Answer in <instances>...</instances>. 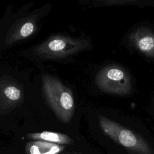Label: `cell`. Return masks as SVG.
<instances>
[{
    "mask_svg": "<svg viewBox=\"0 0 154 154\" xmlns=\"http://www.w3.org/2000/svg\"><path fill=\"white\" fill-rule=\"evenodd\" d=\"M98 119L103 132L131 154H154V149L140 135L104 116Z\"/></svg>",
    "mask_w": 154,
    "mask_h": 154,
    "instance_id": "1",
    "label": "cell"
},
{
    "mask_svg": "<svg viewBox=\"0 0 154 154\" xmlns=\"http://www.w3.org/2000/svg\"><path fill=\"white\" fill-rule=\"evenodd\" d=\"M42 87L46 100L56 116L63 122H69L75 109L71 90L49 75L43 76Z\"/></svg>",
    "mask_w": 154,
    "mask_h": 154,
    "instance_id": "2",
    "label": "cell"
},
{
    "mask_svg": "<svg viewBox=\"0 0 154 154\" xmlns=\"http://www.w3.org/2000/svg\"><path fill=\"white\" fill-rule=\"evenodd\" d=\"M96 84L102 91L113 94L125 96L132 91L129 73L118 66H108L102 69L96 76Z\"/></svg>",
    "mask_w": 154,
    "mask_h": 154,
    "instance_id": "3",
    "label": "cell"
},
{
    "mask_svg": "<svg viewBox=\"0 0 154 154\" xmlns=\"http://www.w3.org/2000/svg\"><path fill=\"white\" fill-rule=\"evenodd\" d=\"M88 45L84 40L63 35L54 36L37 46L34 52L42 58H60L74 54Z\"/></svg>",
    "mask_w": 154,
    "mask_h": 154,
    "instance_id": "4",
    "label": "cell"
},
{
    "mask_svg": "<svg viewBox=\"0 0 154 154\" xmlns=\"http://www.w3.org/2000/svg\"><path fill=\"white\" fill-rule=\"evenodd\" d=\"M129 43L138 52L149 58H154V31L141 26L132 31L128 37Z\"/></svg>",
    "mask_w": 154,
    "mask_h": 154,
    "instance_id": "5",
    "label": "cell"
},
{
    "mask_svg": "<svg viewBox=\"0 0 154 154\" xmlns=\"http://www.w3.org/2000/svg\"><path fill=\"white\" fill-rule=\"evenodd\" d=\"M35 29V20L28 17L17 24L14 28L10 30L6 38L7 45H11L17 41L26 38L31 35Z\"/></svg>",
    "mask_w": 154,
    "mask_h": 154,
    "instance_id": "6",
    "label": "cell"
},
{
    "mask_svg": "<svg viewBox=\"0 0 154 154\" xmlns=\"http://www.w3.org/2000/svg\"><path fill=\"white\" fill-rule=\"evenodd\" d=\"M64 148L63 145L34 140L26 144L25 153L26 154H59L64 150Z\"/></svg>",
    "mask_w": 154,
    "mask_h": 154,
    "instance_id": "7",
    "label": "cell"
},
{
    "mask_svg": "<svg viewBox=\"0 0 154 154\" xmlns=\"http://www.w3.org/2000/svg\"><path fill=\"white\" fill-rule=\"evenodd\" d=\"M26 137L34 140L43 141L60 145L70 144L73 142V140L66 134L50 131L30 133L28 134Z\"/></svg>",
    "mask_w": 154,
    "mask_h": 154,
    "instance_id": "8",
    "label": "cell"
},
{
    "mask_svg": "<svg viewBox=\"0 0 154 154\" xmlns=\"http://www.w3.org/2000/svg\"><path fill=\"white\" fill-rule=\"evenodd\" d=\"M22 97V91L17 86L12 84H1V106L7 108L10 106L14 105L19 102Z\"/></svg>",
    "mask_w": 154,
    "mask_h": 154,
    "instance_id": "9",
    "label": "cell"
},
{
    "mask_svg": "<svg viewBox=\"0 0 154 154\" xmlns=\"http://www.w3.org/2000/svg\"><path fill=\"white\" fill-rule=\"evenodd\" d=\"M69 154H81V153H78V152H70Z\"/></svg>",
    "mask_w": 154,
    "mask_h": 154,
    "instance_id": "10",
    "label": "cell"
},
{
    "mask_svg": "<svg viewBox=\"0 0 154 154\" xmlns=\"http://www.w3.org/2000/svg\"><path fill=\"white\" fill-rule=\"evenodd\" d=\"M59 154H60V153H59Z\"/></svg>",
    "mask_w": 154,
    "mask_h": 154,
    "instance_id": "11",
    "label": "cell"
}]
</instances>
